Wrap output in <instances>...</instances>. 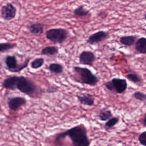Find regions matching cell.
<instances>
[{"mask_svg": "<svg viewBox=\"0 0 146 146\" xmlns=\"http://www.w3.org/2000/svg\"><path fill=\"white\" fill-rule=\"evenodd\" d=\"M68 136L72 141L73 146H90V141L88 136L87 129L84 125L80 124L74 126L64 132L57 134L55 141L61 145V142Z\"/></svg>", "mask_w": 146, "mask_h": 146, "instance_id": "6da1fadb", "label": "cell"}, {"mask_svg": "<svg viewBox=\"0 0 146 146\" xmlns=\"http://www.w3.org/2000/svg\"><path fill=\"white\" fill-rule=\"evenodd\" d=\"M73 71V80L76 82L94 87L100 81L99 77L87 67L74 66Z\"/></svg>", "mask_w": 146, "mask_h": 146, "instance_id": "7a4b0ae2", "label": "cell"}, {"mask_svg": "<svg viewBox=\"0 0 146 146\" xmlns=\"http://www.w3.org/2000/svg\"><path fill=\"white\" fill-rule=\"evenodd\" d=\"M17 90L31 97L36 95L39 92L38 86L26 77L19 76L17 85Z\"/></svg>", "mask_w": 146, "mask_h": 146, "instance_id": "3957f363", "label": "cell"}, {"mask_svg": "<svg viewBox=\"0 0 146 146\" xmlns=\"http://www.w3.org/2000/svg\"><path fill=\"white\" fill-rule=\"evenodd\" d=\"M69 32L63 28H54L47 31L46 36L48 40L56 44H63L68 38Z\"/></svg>", "mask_w": 146, "mask_h": 146, "instance_id": "277c9868", "label": "cell"}, {"mask_svg": "<svg viewBox=\"0 0 146 146\" xmlns=\"http://www.w3.org/2000/svg\"><path fill=\"white\" fill-rule=\"evenodd\" d=\"M30 59L27 58L23 63L19 64L17 57L15 55H7L5 60L7 69L12 73H17L27 68L29 66Z\"/></svg>", "mask_w": 146, "mask_h": 146, "instance_id": "5b68a950", "label": "cell"}, {"mask_svg": "<svg viewBox=\"0 0 146 146\" xmlns=\"http://www.w3.org/2000/svg\"><path fill=\"white\" fill-rule=\"evenodd\" d=\"M104 85L109 91L118 94L124 93L128 88L127 80L119 78H113L110 81L106 82Z\"/></svg>", "mask_w": 146, "mask_h": 146, "instance_id": "8992f818", "label": "cell"}, {"mask_svg": "<svg viewBox=\"0 0 146 146\" xmlns=\"http://www.w3.org/2000/svg\"><path fill=\"white\" fill-rule=\"evenodd\" d=\"M17 9L12 3H7L1 9V16L4 20L11 21L16 17Z\"/></svg>", "mask_w": 146, "mask_h": 146, "instance_id": "52a82bcc", "label": "cell"}, {"mask_svg": "<svg viewBox=\"0 0 146 146\" xmlns=\"http://www.w3.org/2000/svg\"><path fill=\"white\" fill-rule=\"evenodd\" d=\"M96 59V55L92 51L84 50L79 55V62L80 64L83 65L93 66Z\"/></svg>", "mask_w": 146, "mask_h": 146, "instance_id": "ba28073f", "label": "cell"}, {"mask_svg": "<svg viewBox=\"0 0 146 146\" xmlns=\"http://www.w3.org/2000/svg\"><path fill=\"white\" fill-rule=\"evenodd\" d=\"M108 37V34L107 32L100 31L90 35L86 41V43L91 45L98 44L106 40Z\"/></svg>", "mask_w": 146, "mask_h": 146, "instance_id": "9c48e42d", "label": "cell"}, {"mask_svg": "<svg viewBox=\"0 0 146 146\" xmlns=\"http://www.w3.org/2000/svg\"><path fill=\"white\" fill-rule=\"evenodd\" d=\"M26 100L24 97L17 96L11 98L8 102V106L11 110L16 111L19 108L25 105Z\"/></svg>", "mask_w": 146, "mask_h": 146, "instance_id": "30bf717a", "label": "cell"}, {"mask_svg": "<svg viewBox=\"0 0 146 146\" xmlns=\"http://www.w3.org/2000/svg\"><path fill=\"white\" fill-rule=\"evenodd\" d=\"M77 97L82 105L91 106L94 104V97L89 93H81L80 94L77 95Z\"/></svg>", "mask_w": 146, "mask_h": 146, "instance_id": "8fae6325", "label": "cell"}, {"mask_svg": "<svg viewBox=\"0 0 146 146\" xmlns=\"http://www.w3.org/2000/svg\"><path fill=\"white\" fill-rule=\"evenodd\" d=\"M19 76H13L5 79L2 83L3 88L11 90H17V85L18 80Z\"/></svg>", "mask_w": 146, "mask_h": 146, "instance_id": "7c38bea8", "label": "cell"}, {"mask_svg": "<svg viewBox=\"0 0 146 146\" xmlns=\"http://www.w3.org/2000/svg\"><path fill=\"white\" fill-rule=\"evenodd\" d=\"M28 29L31 34L40 36L43 33L44 26L40 23H33L28 26Z\"/></svg>", "mask_w": 146, "mask_h": 146, "instance_id": "4fadbf2b", "label": "cell"}, {"mask_svg": "<svg viewBox=\"0 0 146 146\" xmlns=\"http://www.w3.org/2000/svg\"><path fill=\"white\" fill-rule=\"evenodd\" d=\"M135 49L140 54H146V38L141 37L137 40L135 43Z\"/></svg>", "mask_w": 146, "mask_h": 146, "instance_id": "5bb4252c", "label": "cell"}, {"mask_svg": "<svg viewBox=\"0 0 146 146\" xmlns=\"http://www.w3.org/2000/svg\"><path fill=\"white\" fill-rule=\"evenodd\" d=\"M137 39V38L135 36H124L119 38V41L122 45L127 46H131L135 44Z\"/></svg>", "mask_w": 146, "mask_h": 146, "instance_id": "9a60e30c", "label": "cell"}, {"mask_svg": "<svg viewBox=\"0 0 146 146\" xmlns=\"http://www.w3.org/2000/svg\"><path fill=\"white\" fill-rule=\"evenodd\" d=\"M59 49L56 46H49L44 48L41 51V54L46 56H54L59 53Z\"/></svg>", "mask_w": 146, "mask_h": 146, "instance_id": "2e32d148", "label": "cell"}, {"mask_svg": "<svg viewBox=\"0 0 146 146\" xmlns=\"http://www.w3.org/2000/svg\"><path fill=\"white\" fill-rule=\"evenodd\" d=\"M113 116V115L111 110L104 108L100 110L98 117L101 121H106L111 118Z\"/></svg>", "mask_w": 146, "mask_h": 146, "instance_id": "e0dca14e", "label": "cell"}, {"mask_svg": "<svg viewBox=\"0 0 146 146\" xmlns=\"http://www.w3.org/2000/svg\"><path fill=\"white\" fill-rule=\"evenodd\" d=\"M48 70L53 74H60L64 72V67L62 64L58 63H52L49 64Z\"/></svg>", "mask_w": 146, "mask_h": 146, "instance_id": "ac0fdd59", "label": "cell"}, {"mask_svg": "<svg viewBox=\"0 0 146 146\" xmlns=\"http://www.w3.org/2000/svg\"><path fill=\"white\" fill-rule=\"evenodd\" d=\"M90 11L86 9L84 5H81L74 9L73 14L76 17H84L88 15Z\"/></svg>", "mask_w": 146, "mask_h": 146, "instance_id": "d6986e66", "label": "cell"}, {"mask_svg": "<svg viewBox=\"0 0 146 146\" xmlns=\"http://www.w3.org/2000/svg\"><path fill=\"white\" fill-rule=\"evenodd\" d=\"M126 78L129 81L135 84H139L142 82V78L141 76L135 73H129L125 76Z\"/></svg>", "mask_w": 146, "mask_h": 146, "instance_id": "ffe728a7", "label": "cell"}, {"mask_svg": "<svg viewBox=\"0 0 146 146\" xmlns=\"http://www.w3.org/2000/svg\"><path fill=\"white\" fill-rule=\"evenodd\" d=\"M44 63L45 60L43 58H36L31 63V67L34 70H37L42 66Z\"/></svg>", "mask_w": 146, "mask_h": 146, "instance_id": "44dd1931", "label": "cell"}, {"mask_svg": "<svg viewBox=\"0 0 146 146\" xmlns=\"http://www.w3.org/2000/svg\"><path fill=\"white\" fill-rule=\"evenodd\" d=\"M119 120V119L117 117H112L111 118L108 120L105 123V129L106 131H108L111 129L118 123Z\"/></svg>", "mask_w": 146, "mask_h": 146, "instance_id": "7402d4cb", "label": "cell"}, {"mask_svg": "<svg viewBox=\"0 0 146 146\" xmlns=\"http://www.w3.org/2000/svg\"><path fill=\"white\" fill-rule=\"evenodd\" d=\"M17 46V45L14 43L9 42L0 43V53H5L9 50L14 49Z\"/></svg>", "mask_w": 146, "mask_h": 146, "instance_id": "603a6c76", "label": "cell"}, {"mask_svg": "<svg viewBox=\"0 0 146 146\" xmlns=\"http://www.w3.org/2000/svg\"><path fill=\"white\" fill-rule=\"evenodd\" d=\"M133 97L136 100H138L141 102H144L146 100V95L143 92L140 91H137L133 93Z\"/></svg>", "mask_w": 146, "mask_h": 146, "instance_id": "cb8c5ba5", "label": "cell"}, {"mask_svg": "<svg viewBox=\"0 0 146 146\" xmlns=\"http://www.w3.org/2000/svg\"><path fill=\"white\" fill-rule=\"evenodd\" d=\"M138 140L141 145L146 146V131L142 132L139 135Z\"/></svg>", "mask_w": 146, "mask_h": 146, "instance_id": "d4e9b609", "label": "cell"}, {"mask_svg": "<svg viewBox=\"0 0 146 146\" xmlns=\"http://www.w3.org/2000/svg\"><path fill=\"white\" fill-rule=\"evenodd\" d=\"M59 90V88L56 85H52L48 88L46 89V92L49 94L56 93Z\"/></svg>", "mask_w": 146, "mask_h": 146, "instance_id": "484cf974", "label": "cell"}, {"mask_svg": "<svg viewBox=\"0 0 146 146\" xmlns=\"http://www.w3.org/2000/svg\"><path fill=\"white\" fill-rule=\"evenodd\" d=\"M97 15H98V17L101 18L102 19H105L108 16V13H106L105 11H103L100 12Z\"/></svg>", "mask_w": 146, "mask_h": 146, "instance_id": "4316f807", "label": "cell"}, {"mask_svg": "<svg viewBox=\"0 0 146 146\" xmlns=\"http://www.w3.org/2000/svg\"><path fill=\"white\" fill-rule=\"evenodd\" d=\"M143 125L144 126H146V114L144 115V118H143Z\"/></svg>", "mask_w": 146, "mask_h": 146, "instance_id": "83f0119b", "label": "cell"}, {"mask_svg": "<svg viewBox=\"0 0 146 146\" xmlns=\"http://www.w3.org/2000/svg\"><path fill=\"white\" fill-rule=\"evenodd\" d=\"M114 59H115V56L114 55H112L110 57L109 59L111 61H113V60H114Z\"/></svg>", "mask_w": 146, "mask_h": 146, "instance_id": "f1b7e54d", "label": "cell"}, {"mask_svg": "<svg viewBox=\"0 0 146 146\" xmlns=\"http://www.w3.org/2000/svg\"><path fill=\"white\" fill-rule=\"evenodd\" d=\"M146 13H144V19H146Z\"/></svg>", "mask_w": 146, "mask_h": 146, "instance_id": "f546056e", "label": "cell"}, {"mask_svg": "<svg viewBox=\"0 0 146 146\" xmlns=\"http://www.w3.org/2000/svg\"><path fill=\"white\" fill-rule=\"evenodd\" d=\"M0 110H1V106H0Z\"/></svg>", "mask_w": 146, "mask_h": 146, "instance_id": "4dcf8cb0", "label": "cell"}]
</instances>
